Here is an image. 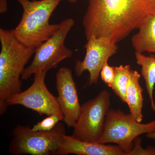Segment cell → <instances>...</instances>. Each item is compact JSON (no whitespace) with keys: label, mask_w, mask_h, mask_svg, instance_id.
<instances>
[{"label":"cell","mask_w":155,"mask_h":155,"mask_svg":"<svg viewBox=\"0 0 155 155\" xmlns=\"http://www.w3.org/2000/svg\"><path fill=\"white\" fill-rule=\"evenodd\" d=\"M155 130V120L143 124L120 109H110L106 116L104 131L97 143H115L128 155L134 147L135 138Z\"/></svg>","instance_id":"obj_4"},{"label":"cell","mask_w":155,"mask_h":155,"mask_svg":"<svg viewBox=\"0 0 155 155\" xmlns=\"http://www.w3.org/2000/svg\"><path fill=\"white\" fill-rule=\"evenodd\" d=\"M126 155L117 145L106 144L80 140L64 134L59 143L57 155Z\"/></svg>","instance_id":"obj_11"},{"label":"cell","mask_w":155,"mask_h":155,"mask_svg":"<svg viewBox=\"0 0 155 155\" xmlns=\"http://www.w3.org/2000/svg\"><path fill=\"white\" fill-rule=\"evenodd\" d=\"M66 130L59 122L50 131H34L31 127L18 125L13 131L9 152L13 155H57L58 143Z\"/></svg>","instance_id":"obj_6"},{"label":"cell","mask_w":155,"mask_h":155,"mask_svg":"<svg viewBox=\"0 0 155 155\" xmlns=\"http://www.w3.org/2000/svg\"><path fill=\"white\" fill-rule=\"evenodd\" d=\"M146 136L147 137H148V138L155 140V130L152 132L147 134H146Z\"/></svg>","instance_id":"obj_20"},{"label":"cell","mask_w":155,"mask_h":155,"mask_svg":"<svg viewBox=\"0 0 155 155\" xmlns=\"http://www.w3.org/2000/svg\"><path fill=\"white\" fill-rule=\"evenodd\" d=\"M110 106V94L103 90L81 106L73 127L72 136L80 140L97 143L104 131L106 116Z\"/></svg>","instance_id":"obj_7"},{"label":"cell","mask_w":155,"mask_h":155,"mask_svg":"<svg viewBox=\"0 0 155 155\" xmlns=\"http://www.w3.org/2000/svg\"><path fill=\"white\" fill-rule=\"evenodd\" d=\"M135 57L137 63L141 67V75L145 82L151 108L155 111V103L153 96L155 85V55L152 54L146 56L141 53L136 52Z\"/></svg>","instance_id":"obj_14"},{"label":"cell","mask_w":155,"mask_h":155,"mask_svg":"<svg viewBox=\"0 0 155 155\" xmlns=\"http://www.w3.org/2000/svg\"><path fill=\"white\" fill-rule=\"evenodd\" d=\"M8 10L7 0H0V13H5Z\"/></svg>","instance_id":"obj_19"},{"label":"cell","mask_w":155,"mask_h":155,"mask_svg":"<svg viewBox=\"0 0 155 155\" xmlns=\"http://www.w3.org/2000/svg\"><path fill=\"white\" fill-rule=\"evenodd\" d=\"M17 1L23 12L20 22L11 32L22 43L36 48L60 27V24H51L49 20L61 0Z\"/></svg>","instance_id":"obj_3"},{"label":"cell","mask_w":155,"mask_h":155,"mask_svg":"<svg viewBox=\"0 0 155 155\" xmlns=\"http://www.w3.org/2000/svg\"><path fill=\"white\" fill-rule=\"evenodd\" d=\"M56 83L58 94L57 100L64 115L63 121L68 127H73L81 105L71 69L66 67L59 69L56 74Z\"/></svg>","instance_id":"obj_10"},{"label":"cell","mask_w":155,"mask_h":155,"mask_svg":"<svg viewBox=\"0 0 155 155\" xmlns=\"http://www.w3.org/2000/svg\"><path fill=\"white\" fill-rule=\"evenodd\" d=\"M65 1H68V2L71 3H74L76 2L77 0H65Z\"/></svg>","instance_id":"obj_21"},{"label":"cell","mask_w":155,"mask_h":155,"mask_svg":"<svg viewBox=\"0 0 155 155\" xmlns=\"http://www.w3.org/2000/svg\"><path fill=\"white\" fill-rule=\"evenodd\" d=\"M47 72L45 70L35 74L32 84L26 90L10 97L6 102L7 107L24 106L35 111L41 116L58 115L63 121L64 115L59 107L57 98L50 92L45 83Z\"/></svg>","instance_id":"obj_8"},{"label":"cell","mask_w":155,"mask_h":155,"mask_svg":"<svg viewBox=\"0 0 155 155\" xmlns=\"http://www.w3.org/2000/svg\"><path fill=\"white\" fill-rule=\"evenodd\" d=\"M141 139L137 137L134 140V147L128 155H155V147H148L143 148L141 145Z\"/></svg>","instance_id":"obj_18"},{"label":"cell","mask_w":155,"mask_h":155,"mask_svg":"<svg viewBox=\"0 0 155 155\" xmlns=\"http://www.w3.org/2000/svg\"><path fill=\"white\" fill-rule=\"evenodd\" d=\"M140 77L141 75L137 71L130 70L126 96V104L130 111L129 114L133 119L139 122H141L143 118V89L140 84Z\"/></svg>","instance_id":"obj_12"},{"label":"cell","mask_w":155,"mask_h":155,"mask_svg":"<svg viewBox=\"0 0 155 155\" xmlns=\"http://www.w3.org/2000/svg\"><path fill=\"white\" fill-rule=\"evenodd\" d=\"M86 54L83 61L78 60L75 63V72L77 77H80L84 71L89 73L88 84L97 83L101 70L109 58L116 54V43L104 37L92 36L87 39L84 46Z\"/></svg>","instance_id":"obj_9"},{"label":"cell","mask_w":155,"mask_h":155,"mask_svg":"<svg viewBox=\"0 0 155 155\" xmlns=\"http://www.w3.org/2000/svg\"><path fill=\"white\" fill-rule=\"evenodd\" d=\"M60 121L62 120L58 115H51L34 125L31 129L34 131H50L52 130Z\"/></svg>","instance_id":"obj_16"},{"label":"cell","mask_w":155,"mask_h":155,"mask_svg":"<svg viewBox=\"0 0 155 155\" xmlns=\"http://www.w3.org/2000/svg\"><path fill=\"white\" fill-rule=\"evenodd\" d=\"M114 67L115 80L111 88L123 102L126 103V93L131 70L130 66L121 65L119 67Z\"/></svg>","instance_id":"obj_15"},{"label":"cell","mask_w":155,"mask_h":155,"mask_svg":"<svg viewBox=\"0 0 155 155\" xmlns=\"http://www.w3.org/2000/svg\"><path fill=\"white\" fill-rule=\"evenodd\" d=\"M138 29L131 38L136 52L155 54V13L148 16Z\"/></svg>","instance_id":"obj_13"},{"label":"cell","mask_w":155,"mask_h":155,"mask_svg":"<svg viewBox=\"0 0 155 155\" xmlns=\"http://www.w3.org/2000/svg\"><path fill=\"white\" fill-rule=\"evenodd\" d=\"M155 13V0H88L82 23L87 39L104 37L117 43Z\"/></svg>","instance_id":"obj_1"},{"label":"cell","mask_w":155,"mask_h":155,"mask_svg":"<svg viewBox=\"0 0 155 155\" xmlns=\"http://www.w3.org/2000/svg\"><path fill=\"white\" fill-rule=\"evenodd\" d=\"M100 75L103 81L111 88L115 80V72L114 67L108 65V62H107L101 70Z\"/></svg>","instance_id":"obj_17"},{"label":"cell","mask_w":155,"mask_h":155,"mask_svg":"<svg viewBox=\"0 0 155 155\" xmlns=\"http://www.w3.org/2000/svg\"><path fill=\"white\" fill-rule=\"evenodd\" d=\"M75 23L72 18L63 20L58 30L35 48L33 61L22 72V80H27L38 72L57 68L61 62L72 57V51L65 46V41Z\"/></svg>","instance_id":"obj_5"},{"label":"cell","mask_w":155,"mask_h":155,"mask_svg":"<svg viewBox=\"0 0 155 155\" xmlns=\"http://www.w3.org/2000/svg\"><path fill=\"white\" fill-rule=\"evenodd\" d=\"M0 114L2 115L8 108L7 100L21 91L20 78L35 48L22 43L11 30L2 28H0Z\"/></svg>","instance_id":"obj_2"}]
</instances>
